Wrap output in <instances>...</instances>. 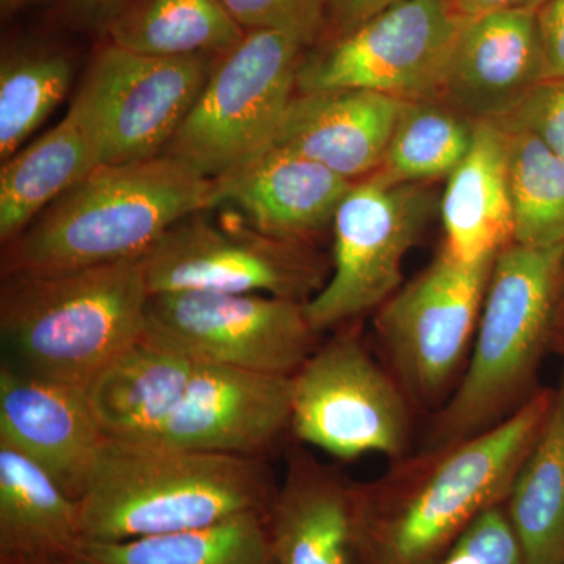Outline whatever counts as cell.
<instances>
[{
	"label": "cell",
	"instance_id": "cell-1",
	"mask_svg": "<svg viewBox=\"0 0 564 564\" xmlns=\"http://www.w3.org/2000/svg\"><path fill=\"white\" fill-rule=\"evenodd\" d=\"M555 400L543 388L491 430L395 459L355 484L359 564H433L478 516L507 500Z\"/></svg>",
	"mask_w": 564,
	"mask_h": 564
},
{
	"label": "cell",
	"instance_id": "cell-2",
	"mask_svg": "<svg viewBox=\"0 0 564 564\" xmlns=\"http://www.w3.org/2000/svg\"><path fill=\"white\" fill-rule=\"evenodd\" d=\"M276 488L263 458L107 440L79 500L82 536L120 543L267 513Z\"/></svg>",
	"mask_w": 564,
	"mask_h": 564
},
{
	"label": "cell",
	"instance_id": "cell-3",
	"mask_svg": "<svg viewBox=\"0 0 564 564\" xmlns=\"http://www.w3.org/2000/svg\"><path fill=\"white\" fill-rule=\"evenodd\" d=\"M214 207V180L170 155L99 165L3 245L2 273L143 258L176 223Z\"/></svg>",
	"mask_w": 564,
	"mask_h": 564
},
{
	"label": "cell",
	"instance_id": "cell-4",
	"mask_svg": "<svg viewBox=\"0 0 564 564\" xmlns=\"http://www.w3.org/2000/svg\"><path fill=\"white\" fill-rule=\"evenodd\" d=\"M564 245L510 243L494 261L480 321L458 384L429 425L422 448L491 430L541 391L562 293Z\"/></svg>",
	"mask_w": 564,
	"mask_h": 564
},
{
	"label": "cell",
	"instance_id": "cell-5",
	"mask_svg": "<svg viewBox=\"0 0 564 564\" xmlns=\"http://www.w3.org/2000/svg\"><path fill=\"white\" fill-rule=\"evenodd\" d=\"M150 299L141 258L57 272L2 273L6 364L85 389L143 334Z\"/></svg>",
	"mask_w": 564,
	"mask_h": 564
},
{
	"label": "cell",
	"instance_id": "cell-6",
	"mask_svg": "<svg viewBox=\"0 0 564 564\" xmlns=\"http://www.w3.org/2000/svg\"><path fill=\"white\" fill-rule=\"evenodd\" d=\"M307 47L280 31H250L215 62L209 80L162 155L218 180L273 147Z\"/></svg>",
	"mask_w": 564,
	"mask_h": 564
},
{
	"label": "cell",
	"instance_id": "cell-7",
	"mask_svg": "<svg viewBox=\"0 0 564 564\" xmlns=\"http://www.w3.org/2000/svg\"><path fill=\"white\" fill-rule=\"evenodd\" d=\"M291 432L334 458L411 454L410 399L356 326H340L292 375Z\"/></svg>",
	"mask_w": 564,
	"mask_h": 564
},
{
	"label": "cell",
	"instance_id": "cell-8",
	"mask_svg": "<svg viewBox=\"0 0 564 564\" xmlns=\"http://www.w3.org/2000/svg\"><path fill=\"white\" fill-rule=\"evenodd\" d=\"M494 261L496 256L462 262L443 247L422 273L378 307V344L389 372L413 406L440 410L458 384Z\"/></svg>",
	"mask_w": 564,
	"mask_h": 564
},
{
	"label": "cell",
	"instance_id": "cell-9",
	"mask_svg": "<svg viewBox=\"0 0 564 564\" xmlns=\"http://www.w3.org/2000/svg\"><path fill=\"white\" fill-rule=\"evenodd\" d=\"M220 55L152 57L107 41L93 55L69 111L101 165L158 158L180 131Z\"/></svg>",
	"mask_w": 564,
	"mask_h": 564
},
{
	"label": "cell",
	"instance_id": "cell-10",
	"mask_svg": "<svg viewBox=\"0 0 564 564\" xmlns=\"http://www.w3.org/2000/svg\"><path fill=\"white\" fill-rule=\"evenodd\" d=\"M429 184L373 173L356 181L333 221V270L306 303L318 333L377 311L402 288L403 262L441 203Z\"/></svg>",
	"mask_w": 564,
	"mask_h": 564
},
{
	"label": "cell",
	"instance_id": "cell-11",
	"mask_svg": "<svg viewBox=\"0 0 564 564\" xmlns=\"http://www.w3.org/2000/svg\"><path fill=\"white\" fill-rule=\"evenodd\" d=\"M212 209L176 223L143 256L151 295L259 293L307 303L329 278L311 243L278 239L250 223L220 221Z\"/></svg>",
	"mask_w": 564,
	"mask_h": 564
},
{
	"label": "cell",
	"instance_id": "cell-12",
	"mask_svg": "<svg viewBox=\"0 0 564 564\" xmlns=\"http://www.w3.org/2000/svg\"><path fill=\"white\" fill-rule=\"evenodd\" d=\"M463 20L447 0H400L303 57L296 91L369 90L440 98Z\"/></svg>",
	"mask_w": 564,
	"mask_h": 564
},
{
	"label": "cell",
	"instance_id": "cell-13",
	"mask_svg": "<svg viewBox=\"0 0 564 564\" xmlns=\"http://www.w3.org/2000/svg\"><path fill=\"white\" fill-rule=\"evenodd\" d=\"M144 329L195 361L292 377L321 344L306 303L259 293H155Z\"/></svg>",
	"mask_w": 564,
	"mask_h": 564
},
{
	"label": "cell",
	"instance_id": "cell-14",
	"mask_svg": "<svg viewBox=\"0 0 564 564\" xmlns=\"http://www.w3.org/2000/svg\"><path fill=\"white\" fill-rule=\"evenodd\" d=\"M291 378L196 361L187 391L151 443L265 459L291 430Z\"/></svg>",
	"mask_w": 564,
	"mask_h": 564
},
{
	"label": "cell",
	"instance_id": "cell-15",
	"mask_svg": "<svg viewBox=\"0 0 564 564\" xmlns=\"http://www.w3.org/2000/svg\"><path fill=\"white\" fill-rule=\"evenodd\" d=\"M107 437L79 386L0 367V444L43 467L74 500L82 499Z\"/></svg>",
	"mask_w": 564,
	"mask_h": 564
},
{
	"label": "cell",
	"instance_id": "cell-16",
	"mask_svg": "<svg viewBox=\"0 0 564 564\" xmlns=\"http://www.w3.org/2000/svg\"><path fill=\"white\" fill-rule=\"evenodd\" d=\"M544 80L538 11H499L463 22L440 98L475 122H499Z\"/></svg>",
	"mask_w": 564,
	"mask_h": 564
},
{
	"label": "cell",
	"instance_id": "cell-17",
	"mask_svg": "<svg viewBox=\"0 0 564 564\" xmlns=\"http://www.w3.org/2000/svg\"><path fill=\"white\" fill-rule=\"evenodd\" d=\"M352 181L296 152L273 147L214 180V207H231L259 231L311 243L333 225Z\"/></svg>",
	"mask_w": 564,
	"mask_h": 564
},
{
	"label": "cell",
	"instance_id": "cell-18",
	"mask_svg": "<svg viewBox=\"0 0 564 564\" xmlns=\"http://www.w3.org/2000/svg\"><path fill=\"white\" fill-rule=\"evenodd\" d=\"M267 524L274 564H359L355 484L303 448H289Z\"/></svg>",
	"mask_w": 564,
	"mask_h": 564
},
{
	"label": "cell",
	"instance_id": "cell-19",
	"mask_svg": "<svg viewBox=\"0 0 564 564\" xmlns=\"http://www.w3.org/2000/svg\"><path fill=\"white\" fill-rule=\"evenodd\" d=\"M403 99L369 90L293 95L274 147L321 163L348 181L377 173Z\"/></svg>",
	"mask_w": 564,
	"mask_h": 564
},
{
	"label": "cell",
	"instance_id": "cell-20",
	"mask_svg": "<svg viewBox=\"0 0 564 564\" xmlns=\"http://www.w3.org/2000/svg\"><path fill=\"white\" fill-rule=\"evenodd\" d=\"M196 361L144 329L85 388L107 440L151 441L187 391Z\"/></svg>",
	"mask_w": 564,
	"mask_h": 564
},
{
	"label": "cell",
	"instance_id": "cell-21",
	"mask_svg": "<svg viewBox=\"0 0 564 564\" xmlns=\"http://www.w3.org/2000/svg\"><path fill=\"white\" fill-rule=\"evenodd\" d=\"M440 203L444 248L458 261L481 262L513 243L507 141L496 122H475L469 152Z\"/></svg>",
	"mask_w": 564,
	"mask_h": 564
},
{
	"label": "cell",
	"instance_id": "cell-22",
	"mask_svg": "<svg viewBox=\"0 0 564 564\" xmlns=\"http://www.w3.org/2000/svg\"><path fill=\"white\" fill-rule=\"evenodd\" d=\"M79 502L43 467L0 444V564H50L84 552Z\"/></svg>",
	"mask_w": 564,
	"mask_h": 564
},
{
	"label": "cell",
	"instance_id": "cell-23",
	"mask_svg": "<svg viewBox=\"0 0 564 564\" xmlns=\"http://www.w3.org/2000/svg\"><path fill=\"white\" fill-rule=\"evenodd\" d=\"M99 165L91 140L68 111L58 124L2 162L0 242H11Z\"/></svg>",
	"mask_w": 564,
	"mask_h": 564
},
{
	"label": "cell",
	"instance_id": "cell-24",
	"mask_svg": "<svg viewBox=\"0 0 564 564\" xmlns=\"http://www.w3.org/2000/svg\"><path fill=\"white\" fill-rule=\"evenodd\" d=\"M503 507L525 564H564V369L543 432Z\"/></svg>",
	"mask_w": 564,
	"mask_h": 564
},
{
	"label": "cell",
	"instance_id": "cell-25",
	"mask_svg": "<svg viewBox=\"0 0 564 564\" xmlns=\"http://www.w3.org/2000/svg\"><path fill=\"white\" fill-rule=\"evenodd\" d=\"M245 32L221 0H126L107 40L152 57L223 55Z\"/></svg>",
	"mask_w": 564,
	"mask_h": 564
},
{
	"label": "cell",
	"instance_id": "cell-26",
	"mask_svg": "<svg viewBox=\"0 0 564 564\" xmlns=\"http://www.w3.org/2000/svg\"><path fill=\"white\" fill-rule=\"evenodd\" d=\"M99 564H274L267 513L120 543H85Z\"/></svg>",
	"mask_w": 564,
	"mask_h": 564
},
{
	"label": "cell",
	"instance_id": "cell-27",
	"mask_svg": "<svg viewBox=\"0 0 564 564\" xmlns=\"http://www.w3.org/2000/svg\"><path fill=\"white\" fill-rule=\"evenodd\" d=\"M475 121L441 98L403 101L378 174L429 184L455 172L469 152Z\"/></svg>",
	"mask_w": 564,
	"mask_h": 564
},
{
	"label": "cell",
	"instance_id": "cell-28",
	"mask_svg": "<svg viewBox=\"0 0 564 564\" xmlns=\"http://www.w3.org/2000/svg\"><path fill=\"white\" fill-rule=\"evenodd\" d=\"M74 62L44 43L3 46L0 57V159L6 162L68 95Z\"/></svg>",
	"mask_w": 564,
	"mask_h": 564
},
{
	"label": "cell",
	"instance_id": "cell-29",
	"mask_svg": "<svg viewBox=\"0 0 564 564\" xmlns=\"http://www.w3.org/2000/svg\"><path fill=\"white\" fill-rule=\"evenodd\" d=\"M507 141L513 242L564 245V162L540 137L510 121L496 122Z\"/></svg>",
	"mask_w": 564,
	"mask_h": 564
},
{
	"label": "cell",
	"instance_id": "cell-30",
	"mask_svg": "<svg viewBox=\"0 0 564 564\" xmlns=\"http://www.w3.org/2000/svg\"><path fill=\"white\" fill-rule=\"evenodd\" d=\"M245 32L280 31L299 36L306 46L326 28L328 0H221Z\"/></svg>",
	"mask_w": 564,
	"mask_h": 564
},
{
	"label": "cell",
	"instance_id": "cell-31",
	"mask_svg": "<svg viewBox=\"0 0 564 564\" xmlns=\"http://www.w3.org/2000/svg\"><path fill=\"white\" fill-rule=\"evenodd\" d=\"M433 564H525L524 552L503 503L478 516Z\"/></svg>",
	"mask_w": 564,
	"mask_h": 564
},
{
	"label": "cell",
	"instance_id": "cell-32",
	"mask_svg": "<svg viewBox=\"0 0 564 564\" xmlns=\"http://www.w3.org/2000/svg\"><path fill=\"white\" fill-rule=\"evenodd\" d=\"M502 121L533 132L564 162V77L541 82Z\"/></svg>",
	"mask_w": 564,
	"mask_h": 564
},
{
	"label": "cell",
	"instance_id": "cell-33",
	"mask_svg": "<svg viewBox=\"0 0 564 564\" xmlns=\"http://www.w3.org/2000/svg\"><path fill=\"white\" fill-rule=\"evenodd\" d=\"M545 80L564 77V0H545L538 10Z\"/></svg>",
	"mask_w": 564,
	"mask_h": 564
},
{
	"label": "cell",
	"instance_id": "cell-34",
	"mask_svg": "<svg viewBox=\"0 0 564 564\" xmlns=\"http://www.w3.org/2000/svg\"><path fill=\"white\" fill-rule=\"evenodd\" d=\"M124 2L126 0H63L62 20L77 31L106 36L111 21Z\"/></svg>",
	"mask_w": 564,
	"mask_h": 564
},
{
	"label": "cell",
	"instance_id": "cell-35",
	"mask_svg": "<svg viewBox=\"0 0 564 564\" xmlns=\"http://www.w3.org/2000/svg\"><path fill=\"white\" fill-rule=\"evenodd\" d=\"M397 2L400 0H328L326 28L332 31V39L344 35Z\"/></svg>",
	"mask_w": 564,
	"mask_h": 564
},
{
	"label": "cell",
	"instance_id": "cell-36",
	"mask_svg": "<svg viewBox=\"0 0 564 564\" xmlns=\"http://www.w3.org/2000/svg\"><path fill=\"white\" fill-rule=\"evenodd\" d=\"M459 20L467 21L499 11H538L545 0H447Z\"/></svg>",
	"mask_w": 564,
	"mask_h": 564
},
{
	"label": "cell",
	"instance_id": "cell-37",
	"mask_svg": "<svg viewBox=\"0 0 564 564\" xmlns=\"http://www.w3.org/2000/svg\"><path fill=\"white\" fill-rule=\"evenodd\" d=\"M552 352L562 359L564 369V273L562 293H560L558 310H556L554 339H552Z\"/></svg>",
	"mask_w": 564,
	"mask_h": 564
},
{
	"label": "cell",
	"instance_id": "cell-38",
	"mask_svg": "<svg viewBox=\"0 0 564 564\" xmlns=\"http://www.w3.org/2000/svg\"><path fill=\"white\" fill-rule=\"evenodd\" d=\"M36 2L39 0H0V11H2V17L7 18L18 13V11L28 9Z\"/></svg>",
	"mask_w": 564,
	"mask_h": 564
},
{
	"label": "cell",
	"instance_id": "cell-39",
	"mask_svg": "<svg viewBox=\"0 0 564 564\" xmlns=\"http://www.w3.org/2000/svg\"><path fill=\"white\" fill-rule=\"evenodd\" d=\"M50 564H99L95 562V560L90 558L85 552L82 554L68 556V558L58 560V562L50 563Z\"/></svg>",
	"mask_w": 564,
	"mask_h": 564
}]
</instances>
